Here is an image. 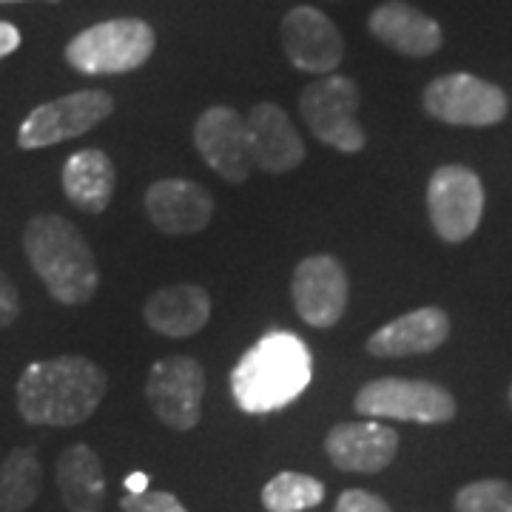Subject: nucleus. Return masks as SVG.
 Here are the masks:
<instances>
[{
    "label": "nucleus",
    "instance_id": "obj_22",
    "mask_svg": "<svg viewBox=\"0 0 512 512\" xmlns=\"http://www.w3.org/2000/svg\"><path fill=\"white\" fill-rule=\"evenodd\" d=\"M43 490V467L32 447H15L0 461V512H26Z\"/></svg>",
    "mask_w": 512,
    "mask_h": 512
},
{
    "label": "nucleus",
    "instance_id": "obj_25",
    "mask_svg": "<svg viewBox=\"0 0 512 512\" xmlns=\"http://www.w3.org/2000/svg\"><path fill=\"white\" fill-rule=\"evenodd\" d=\"M123 512H188L180 504V498L163 490H148L143 495H128L120 501Z\"/></svg>",
    "mask_w": 512,
    "mask_h": 512
},
{
    "label": "nucleus",
    "instance_id": "obj_3",
    "mask_svg": "<svg viewBox=\"0 0 512 512\" xmlns=\"http://www.w3.org/2000/svg\"><path fill=\"white\" fill-rule=\"evenodd\" d=\"M23 251L57 302L86 305L97 293L100 268L94 251L69 220L57 214L35 217L23 231Z\"/></svg>",
    "mask_w": 512,
    "mask_h": 512
},
{
    "label": "nucleus",
    "instance_id": "obj_31",
    "mask_svg": "<svg viewBox=\"0 0 512 512\" xmlns=\"http://www.w3.org/2000/svg\"><path fill=\"white\" fill-rule=\"evenodd\" d=\"M49 3H60V0H49Z\"/></svg>",
    "mask_w": 512,
    "mask_h": 512
},
{
    "label": "nucleus",
    "instance_id": "obj_14",
    "mask_svg": "<svg viewBox=\"0 0 512 512\" xmlns=\"http://www.w3.org/2000/svg\"><path fill=\"white\" fill-rule=\"evenodd\" d=\"M330 464L345 473H379L399 453V433L382 421H342L325 436Z\"/></svg>",
    "mask_w": 512,
    "mask_h": 512
},
{
    "label": "nucleus",
    "instance_id": "obj_29",
    "mask_svg": "<svg viewBox=\"0 0 512 512\" xmlns=\"http://www.w3.org/2000/svg\"><path fill=\"white\" fill-rule=\"evenodd\" d=\"M123 487H126L128 495H143L148 493V487H151V476L148 473H131V476L123 478Z\"/></svg>",
    "mask_w": 512,
    "mask_h": 512
},
{
    "label": "nucleus",
    "instance_id": "obj_16",
    "mask_svg": "<svg viewBox=\"0 0 512 512\" xmlns=\"http://www.w3.org/2000/svg\"><path fill=\"white\" fill-rule=\"evenodd\" d=\"M367 29L387 49L404 57L436 55L444 43V32L436 20L404 0H387L367 18Z\"/></svg>",
    "mask_w": 512,
    "mask_h": 512
},
{
    "label": "nucleus",
    "instance_id": "obj_13",
    "mask_svg": "<svg viewBox=\"0 0 512 512\" xmlns=\"http://www.w3.org/2000/svg\"><path fill=\"white\" fill-rule=\"evenodd\" d=\"M282 46L296 69L311 74H333L345 57L342 32L313 6H296L282 18Z\"/></svg>",
    "mask_w": 512,
    "mask_h": 512
},
{
    "label": "nucleus",
    "instance_id": "obj_2",
    "mask_svg": "<svg viewBox=\"0 0 512 512\" xmlns=\"http://www.w3.org/2000/svg\"><path fill=\"white\" fill-rule=\"evenodd\" d=\"M313 379L308 345L288 330L265 333L231 370V396L239 410L262 416L296 402Z\"/></svg>",
    "mask_w": 512,
    "mask_h": 512
},
{
    "label": "nucleus",
    "instance_id": "obj_1",
    "mask_svg": "<svg viewBox=\"0 0 512 512\" xmlns=\"http://www.w3.org/2000/svg\"><path fill=\"white\" fill-rule=\"evenodd\" d=\"M109 390L106 370L86 356H55L23 370L18 413L35 427H74L92 419Z\"/></svg>",
    "mask_w": 512,
    "mask_h": 512
},
{
    "label": "nucleus",
    "instance_id": "obj_6",
    "mask_svg": "<svg viewBox=\"0 0 512 512\" xmlns=\"http://www.w3.org/2000/svg\"><path fill=\"white\" fill-rule=\"evenodd\" d=\"M424 111L447 126L487 128L501 123L510 111V100L501 86L476 74H441L424 89Z\"/></svg>",
    "mask_w": 512,
    "mask_h": 512
},
{
    "label": "nucleus",
    "instance_id": "obj_17",
    "mask_svg": "<svg viewBox=\"0 0 512 512\" xmlns=\"http://www.w3.org/2000/svg\"><path fill=\"white\" fill-rule=\"evenodd\" d=\"M254 165L271 174H285L305 160V143L291 117L276 103H256L245 117Z\"/></svg>",
    "mask_w": 512,
    "mask_h": 512
},
{
    "label": "nucleus",
    "instance_id": "obj_28",
    "mask_svg": "<svg viewBox=\"0 0 512 512\" xmlns=\"http://www.w3.org/2000/svg\"><path fill=\"white\" fill-rule=\"evenodd\" d=\"M18 46H20L18 26H12V23H3V20H0V60H3L6 55H12Z\"/></svg>",
    "mask_w": 512,
    "mask_h": 512
},
{
    "label": "nucleus",
    "instance_id": "obj_10",
    "mask_svg": "<svg viewBox=\"0 0 512 512\" xmlns=\"http://www.w3.org/2000/svg\"><path fill=\"white\" fill-rule=\"evenodd\" d=\"M427 214L444 242H464L476 234L484 214V185L467 165H441L427 185Z\"/></svg>",
    "mask_w": 512,
    "mask_h": 512
},
{
    "label": "nucleus",
    "instance_id": "obj_30",
    "mask_svg": "<svg viewBox=\"0 0 512 512\" xmlns=\"http://www.w3.org/2000/svg\"><path fill=\"white\" fill-rule=\"evenodd\" d=\"M510 402H512V384H510Z\"/></svg>",
    "mask_w": 512,
    "mask_h": 512
},
{
    "label": "nucleus",
    "instance_id": "obj_20",
    "mask_svg": "<svg viewBox=\"0 0 512 512\" xmlns=\"http://www.w3.org/2000/svg\"><path fill=\"white\" fill-rule=\"evenodd\" d=\"M146 322L163 336L183 339L200 333L211 319V296L200 285L160 288L146 302Z\"/></svg>",
    "mask_w": 512,
    "mask_h": 512
},
{
    "label": "nucleus",
    "instance_id": "obj_21",
    "mask_svg": "<svg viewBox=\"0 0 512 512\" xmlns=\"http://www.w3.org/2000/svg\"><path fill=\"white\" fill-rule=\"evenodd\" d=\"M117 188V171L106 151L86 148L72 154L63 165V191L74 208L86 214H103Z\"/></svg>",
    "mask_w": 512,
    "mask_h": 512
},
{
    "label": "nucleus",
    "instance_id": "obj_15",
    "mask_svg": "<svg viewBox=\"0 0 512 512\" xmlns=\"http://www.w3.org/2000/svg\"><path fill=\"white\" fill-rule=\"evenodd\" d=\"M146 211L163 234L183 237V234H197L211 222L214 200L200 183L171 177V180H157L148 188Z\"/></svg>",
    "mask_w": 512,
    "mask_h": 512
},
{
    "label": "nucleus",
    "instance_id": "obj_12",
    "mask_svg": "<svg viewBox=\"0 0 512 512\" xmlns=\"http://www.w3.org/2000/svg\"><path fill=\"white\" fill-rule=\"evenodd\" d=\"M194 146L208 168L228 183H245L254 171L245 117L228 106H211L202 111L194 126Z\"/></svg>",
    "mask_w": 512,
    "mask_h": 512
},
{
    "label": "nucleus",
    "instance_id": "obj_7",
    "mask_svg": "<svg viewBox=\"0 0 512 512\" xmlns=\"http://www.w3.org/2000/svg\"><path fill=\"white\" fill-rule=\"evenodd\" d=\"M299 111L313 134L345 154L365 148V128L359 126V89L350 77L325 74L299 94Z\"/></svg>",
    "mask_w": 512,
    "mask_h": 512
},
{
    "label": "nucleus",
    "instance_id": "obj_5",
    "mask_svg": "<svg viewBox=\"0 0 512 512\" xmlns=\"http://www.w3.org/2000/svg\"><path fill=\"white\" fill-rule=\"evenodd\" d=\"M356 410L367 419L416 421V424H447L456 419V399L436 382L384 376L367 382L356 393Z\"/></svg>",
    "mask_w": 512,
    "mask_h": 512
},
{
    "label": "nucleus",
    "instance_id": "obj_11",
    "mask_svg": "<svg viewBox=\"0 0 512 512\" xmlns=\"http://www.w3.org/2000/svg\"><path fill=\"white\" fill-rule=\"evenodd\" d=\"M296 313L313 328H333L348 308L350 282L336 256H308L296 265L291 282Z\"/></svg>",
    "mask_w": 512,
    "mask_h": 512
},
{
    "label": "nucleus",
    "instance_id": "obj_19",
    "mask_svg": "<svg viewBox=\"0 0 512 512\" xmlns=\"http://www.w3.org/2000/svg\"><path fill=\"white\" fill-rule=\"evenodd\" d=\"M55 481L69 512H100L106 504L103 461L89 444H69L55 461Z\"/></svg>",
    "mask_w": 512,
    "mask_h": 512
},
{
    "label": "nucleus",
    "instance_id": "obj_18",
    "mask_svg": "<svg viewBox=\"0 0 512 512\" xmlns=\"http://www.w3.org/2000/svg\"><path fill=\"white\" fill-rule=\"evenodd\" d=\"M450 336V316L441 308H419L387 322L367 339V350L379 359L419 356L441 348Z\"/></svg>",
    "mask_w": 512,
    "mask_h": 512
},
{
    "label": "nucleus",
    "instance_id": "obj_27",
    "mask_svg": "<svg viewBox=\"0 0 512 512\" xmlns=\"http://www.w3.org/2000/svg\"><path fill=\"white\" fill-rule=\"evenodd\" d=\"M20 316V296L15 282L0 271V328H9Z\"/></svg>",
    "mask_w": 512,
    "mask_h": 512
},
{
    "label": "nucleus",
    "instance_id": "obj_23",
    "mask_svg": "<svg viewBox=\"0 0 512 512\" xmlns=\"http://www.w3.org/2000/svg\"><path fill=\"white\" fill-rule=\"evenodd\" d=\"M262 507L268 512H305L325 501V484L305 473H276L262 487Z\"/></svg>",
    "mask_w": 512,
    "mask_h": 512
},
{
    "label": "nucleus",
    "instance_id": "obj_8",
    "mask_svg": "<svg viewBox=\"0 0 512 512\" xmlns=\"http://www.w3.org/2000/svg\"><path fill=\"white\" fill-rule=\"evenodd\" d=\"M205 370L194 356H165L148 370L146 399L154 416L171 430H194L202 419Z\"/></svg>",
    "mask_w": 512,
    "mask_h": 512
},
{
    "label": "nucleus",
    "instance_id": "obj_9",
    "mask_svg": "<svg viewBox=\"0 0 512 512\" xmlns=\"http://www.w3.org/2000/svg\"><path fill=\"white\" fill-rule=\"evenodd\" d=\"M111 111H114L111 94L97 92V89L57 97L52 103L37 106L23 120L18 131V146L35 151V148L74 140V137L92 131L94 126H100L103 120H109Z\"/></svg>",
    "mask_w": 512,
    "mask_h": 512
},
{
    "label": "nucleus",
    "instance_id": "obj_24",
    "mask_svg": "<svg viewBox=\"0 0 512 512\" xmlns=\"http://www.w3.org/2000/svg\"><path fill=\"white\" fill-rule=\"evenodd\" d=\"M456 512H512V487L501 478H481L456 495Z\"/></svg>",
    "mask_w": 512,
    "mask_h": 512
},
{
    "label": "nucleus",
    "instance_id": "obj_4",
    "mask_svg": "<svg viewBox=\"0 0 512 512\" xmlns=\"http://www.w3.org/2000/svg\"><path fill=\"white\" fill-rule=\"evenodd\" d=\"M154 29L140 18H114L89 26L66 46L69 66L83 74H126L154 55Z\"/></svg>",
    "mask_w": 512,
    "mask_h": 512
},
{
    "label": "nucleus",
    "instance_id": "obj_26",
    "mask_svg": "<svg viewBox=\"0 0 512 512\" xmlns=\"http://www.w3.org/2000/svg\"><path fill=\"white\" fill-rule=\"evenodd\" d=\"M336 512H393L387 501L367 490H345L336 498Z\"/></svg>",
    "mask_w": 512,
    "mask_h": 512
}]
</instances>
